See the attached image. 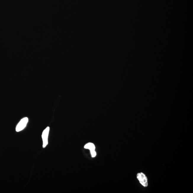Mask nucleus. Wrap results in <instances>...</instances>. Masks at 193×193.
I'll use <instances>...</instances> for the list:
<instances>
[{"instance_id":"obj_1","label":"nucleus","mask_w":193,"mask_h":193,"mask_svg":"<svg viewBox=\"0 0 193 193\" xmlns=\"http://www.w3.org/2000/svg\"><path fill=\"white\" fill-rule=\"evenodd\" d=\"M136 177L142 186L147 187L148 186V180L145 174L142 172H139L137 174Z\"/></svg>"},{"instance_id":"obj_2","label":"nucleus","mask_w":193,"mask_h":193,"mask_svg":"<svg viewBox=\"0 0 193 193\" xmlns=\"http://www.w3.org/2000/svg\"><path fill=\"white\" fill-rule=\"evenodd\" d=\"M28 121V119L27 118H25L22 119L17 125L16 127V131L19 132L23 130L26 126Z\"/></svg>"},{"instance_id":"obj_3","label":"nucleus","mask_w":193,"mask_h":193,"mask_svg":"<svg viewBox=\"0 0 193 193\" xmlns=\"http://www.w3.org/2000/svg\"><path fill=\"white\" fill-rule=\"evenodd\" d=\"M49 127H48L43 132L42 137L43 141V147L45 148L48 144V137L49 135Z\"/></svg>"},{"instance_id":"obj_4","label":"nucleus","mask_w":193,"mask_h":193,"mask_svg":"<svg viewBox=\"0 0 193 193\" xmlns=\"http://www.w3.org/2000/svg\"><path fill=\"white\" fill-rule=\"evenodd\" d=\"M84 148L86 149L90 150L91 152L95 151V146L94 144L92 143H88L84 146Z\"/></svg>"},{"instance_id":"obj_5","label":"nucleus","mask_w":193,"mask_h":193,"mask_svg":"<svg viewBox=\"0 0 193 193\" xmlns=\"http://www.w3.org/2000/svg\"><path fill=\"white\" fill-rule=\"evenodd\" d=\"M91 153L92 157H94L96 156V153L95 151L91 152Z\"/></svg>"}]
</instances>
